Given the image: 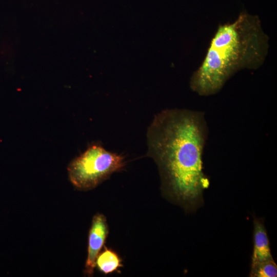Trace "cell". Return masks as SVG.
I'll return each mask as SVG.
<instances>
[{"instance_id": "obj_1", "label": "cell", "mask_w": 277, "mask_h": 277, "mask_svg": "<svg viewBox=\"0 0 277 277\" xmlns=\"http://www.w3.org/2000/svg\"><path fill=\"white\" fill-rule=\"evenodd\" d=\"M207 135L204 113L188 109L163 110L147 129V155L158 166L163 190L188 210L202 205L209 186L202 162Z\"/></svg>"}, {"instance_id": "obj_2", "label": "cell", "mask_w": 277, "mask_h": 277, "mask_svg": "<svg viewBox=\"0 0 277 277\" xmlns=\"http://www.w3.org/2000/svg\"><path fill=\"white\" fill-rule=\"evenodd\" d=\"M268 49L269 37L259 16L242 12L234 21L218 27L190 87L201 96L214 95L239 71L259 68Z\"/></svg>"}, {"instance_id": "obj_3", "label": "cell", "mask_w": 277, "mask_h": 277, "mask_svg": "<svg viewBox=\"0 0 277 277\" xmlns=\"http://www.w3.org/2000/svg\"><path fill=\"white\" fill-rule=\"evenodd\" d=\"M124 157L93 144L69 164L70 182L77 189L88 190L96 187L111 174L124 167Z\"/></svg>"}, {"instance_id": "obj_4", "label": "cell", "mask_w": 277, "mask_h": 277, "mask_svg": "<svg viewBox=\"0 0 277 277\" xmlns=\"http://www.w3.org/2000/svg\"><path fill=\"white\" fill-rule=\"evenodd\" d=\"M108 233L105 216L101 213L94 215L89 232L88 254L85 268V273L88 276L93 274L96 258L105 242Z\"/></svg>"}, {"instance_id": "obj_5", "label": "cell", "mask_w": 277, "mask_h": 277, "mask_svg": "<svg viewBox=\"0 0 277 277\" xmlns=\"http://www.w3.org/2000/svg\"><path fill=\"white\" fill-rule=\"evenodd\" d=\"M253 224V249L251 267L258 263L273 259L264 223L260 219L255 217Z\"/></svg>"}, {"instance_id": "obj_6", "label": "cell", "mask_w": 277, "mask_h": 277, "mask_svg": "<svg viewBox=\"0 0 277 277\" xmlns=\"http://www.w3.org/2000/svg\"><path fill=\"white\" fill-rule=\"evenodd\" d=\"M122 261L118 255L113 250L105 248L96 260V265L100 271L107 274L117 271L122 267Z\"/></svg>"}, {"instance_id": "obj_7", "label": "cell", "mask_w": 277, "mask_h": 277, "mask_svg": "<svg viewBox=\"0 0 277 277\" xmlns=\"http://www.w3.org/2000/svg\"><path fill=\"white\" fill-rule=\"evenodd\" d=\"M251 277H276L277 266L273 259L258 263L251 267Z\"/></svg>"}]
</instances>
